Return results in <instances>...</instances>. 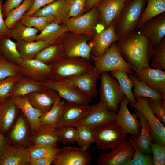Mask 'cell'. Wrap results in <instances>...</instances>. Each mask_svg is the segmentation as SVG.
Returning <instances> with one entry per match:
<instances>
[{"label":"cell","instance_id":"obj_57","mask_svg":"<svg viewBox=\"0 0 165 165\" xmlns=\"http://www.w3.org/2000/svg\"><path fill=\"white\" fill-rule=\"evenodd\" d=\"M102 0H86L85 6V12L89 11Z\"/></svg>","mask_w":165,"mask_h":165},{"label":"cell","instance_id":"obj_28","mask_svg":"<svg viewBox=\"0 0 165 165\" xmlns=\"http://www.w3.org/2000/svg\"><path fill=\"white\" fill-rule=\"evenodd\" d=\"M69 5L68 0H57L37 10L34 16H51L64 24L68 19Z\"/></svg>","mask_w":165,"mask_h":165},{"label":"cell","instance_id":"obj_44","mask_svg":"<svg viewBox=\"0 0 165 165\" xmlns=\"http://www.w3.org/2000/svg\"><path fill=\"white\" fill-rule=\"evenodd\" d=\"M153 49L150 68L165 70V37L160 43L154 46Z\"/></svg>","mask_w":165,"mask_h":165},{"label":"cell","instance_id":"obj_54","mask_svg":"<svg viewBox=\"0 0 165 165\" xmlns=\"http://www.w3.org/2000/svg\"><path fill=\"white\" fill-rule=\"evenodd\" d=\"M56 0H34L31 8L24 16L32 15L38 9Z\"/></svg>","mask_w":165,"mask_h":165},{"label":"cell","instance_id":"obj_61","mask_svg":"<svg viewBox=\"0 0 165 165\" xmlns=\"http://www.w3.org/2000/svg\"><path fill=\"white\" fill-rule=\"evenodd\" d=\"M1 135V132H0V136Z\"/></svg>","mask_w":165,"mask_h":165},{"label":"cell","instance_id":"obj_25","mask_svg":"<svg viewBox=\"0 0 165 165\" xmlns=\"http://www.w3.org/2000/svg\"><path fill=\"white\" fill-rule=\"evenodd\" d=\"M11 97L13 102L27 119L31 132L36 130L41 125L40 117L42 114L41 111L34 107L26 96Z\"/></svg>","mask_w":165,"mask_h":165},{"label":"cell","instance_id":"obj_55","mask_svg":"<svg viewBox=\"0 0 165 165\" xmlns=\"http://www.w3.org/2000/svg\"><path fill=\"white\" fill-rule=\"evenodd\" d=\"M55 157H43L31 160V165H50L53 164Z\"/></svg>","mask_w":165,"mask_h":165},{"label":"cell","instance_id":"obj_59","mask_svg":"<svg viewBox=\"0 0 165 165\" xmlns=\"http://www.w3.org/2000/svg\"><path fill=\"white\" fill-rule=\"evenodd\" d=\"M2 59V57H0V63L1 62Z\"/></svg>","mask_w":165,"mask_h":165},{"label":"cell","instance_id":"obj_39","mask_svg":"<svg viewBox=\"0 0 165 165\" xmlns=\"http://www.w3.org/2000/svg\"><path fill=\"white\" fill-rule=\"evenodd\" d=\"M64 101L61 98L56 100L47 112L42 113L40 117L41 125L56 126L61 116Z\"/></svg>","mask_w":165,"mask_h":165},{"label":"cell","instance_id":"obj_36","mask_svg":"<svg viewBox=\"0 0 165 165\" xmlns=\"http://www.w3.org/2000/svg\"><path fill=\"white\" fill-rule=\"evenodd\" d=\"M111 74L117 81L124 95L128 100L129 103L130 104L135 103L136 100L132 92L134 84L128 74L123 71L117 70L111 71Z\"/></svg>","mask_w":165,"mask_h":165},{"label":"cell","instance_id":"obj_43","mask_svg":"<svg viewBox=\"0 0 165 165\" xmlns=\"http://www.w3.org/2000/svg\"><path fill=\"white\" fill-rule=\"evenodd\" d=\"M76 127V142L82 148L87 150L91 144L95 142L92 130L83 125H77Z\"/></svg>","mask_w":165,"mask_h":165},{"label":"cell","instance_id":"obj_12","mask_svg":"<svg viewBox=\"0 0 165 165\" xmlns=\"http://www.w3.org/2000/svg\"><path fill=\"white\" fill-rule=\"evenodd\" d=\"M132 142L125 141L111 152L99 154L97 159L99 165H126L132 158L134 152Z\"/></svg>","mask_w":165,"mask_h":165},{"label":"cell","instance_id":"obj_2","mask_svg":"<svg viewBox=\"0 0 165 165\" xmlns=\"http://www.w3.org/2000/svg\"><path fill=\"white\" fill-rule=\"evenodd\" d=\"M89 60L79 57H64L50 65V79L61 81L90 71L94 68Z\"/></svg>","mask_w":165,"mask_h":165},{"label":"cell","instance_id":"obj_41","mask_svg":"<svg viewBox=\"0 0 165 165\" xmlns=\"http://www.w3.org/2000/svg\"><path fill=\"white\" fill-rule=\"evenodd\" d=\"M20 21L24 25L34 28L40 32L53 22H55L60 24L56 18L51 16H24Z\"/></svg>","mask_w":165,"mask_h":165},{"label":"cell","instance_id":"obj_45","mask_svg":"<svg viewBox=\"0 0 165 165\" xmlns=\"http://www.w3.org/2000/svg\"><path fill=\"white\" fill-rule=\"evenodd\" d=\"M23 77L20 75L10 76L0 79V103L9 97L15 84Z\"/></svg>","mask_w":165,"mask_h":165},{"label":"cell","instance_id":"obj_10","mask_svg":"<svg viewBox=\"0 0 165 165\" xmlns=\"http://www.w3.org/2000/svg\"><path fill=\"white\" fill-rule=\"evenodd\" d=\"M91 158L87 150L81 147L64 146L59 148L53 164L54 165H89Z\"/></svg>","mask_w":165,"mask_h":165},{"label":"cell","instance_id":"obj_4","mask_svg":"<svg viewBox=\"0 0 165 165\" xmlns=\"http://www.w3.org/2000/svg\"><path fill=\"white\" fill-rule=\"evenodd\" d=\"M95 142L99 149H114L126 141V133L116 121L92 130Z\"/></svg>","mask_w":165,"mask_h":165},{"label":"cell","instance_id":"obj_46","mask_svg":"<svg viewBox=\"0 0 165 165\" xmlns=\"http://www.w3.org/2000/svg\"><path fill=\"white\" fill-rule=\"evenodd\" d=\"M128 140L133 143L135 150L132 159L126 165H154L152 157L141 152L134 143L132 136H129Z\"/></svg>","mask_w":165,"mask_h":165},{"label":"cell","instance_id":"obj_15","mask_svg":"<svg viewBox=\"0 0 165 165\" xmlns=\"http://www.w3.org/2000/svg\"><path fill=\"white\" fill-rule=\"evenodd\" d=\"M100 75L94 67L86 72L64 80L71 84L81 94L92 99L97 94L96 82Z\"/></svg>","mask_w":165,"mask_h":165},{"label":"cell","instance_id":"obj_33","mask_svg":"<svg viewBox=\"0 0 165 165\" xmlns=\"http://www.w3.org/2000/svg\"><path fill=\"white\" fill-rule=\"evenodd\" d=\"M10 36L16 41L33 42L35 41L39 31L28 26L20 21L17 22L10 29Z\"/></svg>","mask_w":165,"mask_h":165},{"label":"cell","instance_id":"obj_29","mask_svg":"<svg viewBox=\"0 0 165 165\" xmlns=\"http://www.w3.org/2000/svg\"><path fill=\"white\" fill-rule=\"evenodd\" d=\"M134 112L140 121L141 130L138 138L132 136L133 140L141 152L151 156L152 152L151 145L152 138L149 126L146 119L141 113L135 109Z\"/></svg>","mask_w":165,"mask_h":165},{"label":"cell","instance_id":"obj_58","mask_svg":"<svg viewBox=\"0 0 165 165\" xmlns=\"http://www.w3.org/2000/svg\"><path fill=\"white\" fill-rule=\"evenodd\" d=\"M158 143L165 145V130L160 134Z\"/></svg>","mask_w":165,"mask_h":165},{"label":"cell","instance_id":"obj_37","mask_svg":"<svg viewBox=\"0 0 165 165\" xmlns=\"http://www.w3.org/2000/svg\"><path fill=\"white\" fill-rule=\"evenodd\" d=\"M68 31L64 24L53 22L47 26L40 33L37 35L35 41L43 40H60L62 36Z\"/></svg>","mask_w":165,"mask_h":165},{"label":"cell","instance_id":"obj_42","mask_svg":"<svg viewBox=\"0 0 165 165\" xmlns=\"http://www.w3.org/2000/svg\"><path fill=\"white\" fill-rule=\"evenodd\" d=\"M59 149L57 144L31 145L28 148L31 160L43 157H55Z\"/></svg>","mask_w":165,"mask_h":165},{"label":"cell","instance_id":"obj_1","mask_svg":"<svg viewBox=\"0 0 165 165\" xmlns=\"http://www.w3.org/2000/svg\"><path fill=\"white\" fill-rule=\"evenodd\" d=\"M117 41L119 52L134 72L149 66L154 45L145 35L135 30L122 35Z\"/></svg>","mask_w":165,"mask_h":165},{"label":"cell","instance_id":"obj_38","mask_svg":"<svg viewBox=\"0 0 165 165\" xmlns=\"http://www.w3.org/2000/svg\"><path fill=\"white\" fill-rule=\"evenodd\" d=\"M147 4L138 24V29L152 18L165 12V0H146Z\"/></svg>","mask_w":165,"mask_h":165},{"label":"cell","instance_id":"obj_50","mask_svg":"<svg viewBox=\"0 0 165 165\" xmlns=\"http://www.w3.org/2000/svg\"><path fill=\"white\" fill-rule=\"evenodd\" d=\"M68 1L69 9L68 19L78 17L85 13L86 0H68Z\"/></svg>","mask_w":165,"mask_h":165},{"label":"cell","instance_id":"obj_48","mask_svg":"<svg viewBox=\"0 0 165 165\" xmlns=\"http://www.w3.org/2000/svg\"><path fill=\"white\" fill-rule=\"evenodd\" d=\"M147 98L152 112L165 125V100Z\"/></svg>","mask_w":165,"mask_h":165},{"label":"cell","instance_id":"obj_20","mask_svg":"<svg viewBox=\"0 0 165 165\" xmlns=\"http://www.w3.org/2000/svg\"><path fill=\"white\" fill-rule=\"evenodd\" d=\"M134 75L151 89L165 97V70L148 66L135 72Z\"/></svg>","mask_w":165,"mask_h":165},{"label":"cell","instance_id":"obj_18","mask_svg":"<svg viewBox=\"0 0 165 165\" xmlns=\"http://www.w3.org/2000/svg\"><path fill=\"white\" fill-rule=\"evenodd\" d=\"M135 98L136 102L130 104V107L138 111L145 118L151 130L152 141L158 143L160 134L165 130L164 124L152 112L147 98L139 97Z\"/></svg>","mask_w":165,"mask_h":165},{"label":"cell","instance_id":"obj_47","mask_svg":"<svg viewBox=\"0 0 165 165\" xmlns=\"http://www.w3.org/2000/svg\"><path fill=\"white\" fill-rule=\"evenodd\" d=\"M20 75L18 65L7 61L2 57L0 63V79Z\"/></svg>","mask_w":165,"mask_h":165},{"label":"cell","instance_id":"obj_60","mask_svg":"<svg viewBox=\"0 0 165 165\" xmlns=\"http://www.w3.org/2000/svg\"><path fill=\"white\" fill-rule=\"evenodd\" d=\"M0 57H2V55H1V52L0 49Z\"/></svg>","mask_w":165,"mask_h":165},{"label":"cell","instance_id":"obj_49","mask_svg":"<svg viewBox=\"0 0 165 165\" xmlns=\"http://www.w3.org/2000/svg\"><path fill=\"white\" fill-rule=\"evenodd\" d=\"M151 148L153 155L154 165L165 164V145L155 142H152Z\"/></svg>","mask_w":165,"mask_h":165},{"label":"cell","instance_id":"obj_7","mask_svg":"<svg viewBox=\"0 0 165 165\" xmlns=\"http://www.w3.org/2000/svg\"><path fill=\"white\" fill-rule=\"evenodd\" d=\"M68 32L60 39L63 48L64 57H79L91 61L92 47L87 41L91 40L93 37Z\"/></svg>","mask_w":165,"mask_h":165},{"label":"cell","instance_id":"obj_14","mask_svg":"<svg viewBox=\"0 0 165 165\" xmlns=\"http://www.w3.org/2000/svg\"><path fill=\"white\" fill-rule=\"evenodd\" d=\"M129 103L124 95L120 102L116 121L126 133L138 138L140 133V122L135 112L131 114L129 111L127 107Z\"/></svg>","mask_w":165,"mask_h":165},{"label":"cell","instance_id":"obj_52","mask_svg":"<svg viewBox=\"0 0 165 165\" xmlns=\"http://www.w3.org/2000/svg\"><path fill=\"white\" fill-rule=\"evenodd\" d=\"M2 0H0V41L7 38H10V31L7 27L4 20L2 11Z\"/></svg>","mask_w":165,"mask_h":165},{"label":"cell","instance_id":"obj_56","mask_svg":"<svg viewBox=\"0 0 165 165\" xmlns=\"http://www.w3.org/2000/svg\"><path fill=\"white\" fill-rule=\"evenodd\" d=\"M11 144V142L6 136L2 134L0 136V160Z\"/></svg>","mask_w":165,"mask_h":165},{"label":"cell","instance_id":"obj_16","mask_svg":"<svg viewBox=\"0 0 165 165\" xmlns=\"http://www.w3.org/2000/svg\"><path fill=\"white\" fill-rule=\"evenodd\" d=\"M115 22L106 28L99 31H96L89 42L92 47V55L96 57L101 56L113 43L119 39L120 38L115 31Z\"/></svg>","mask_w":165,"mask_h":165},{"label":"cell","instance_id":"obj_40","mask_svg":"<svg viewBox=\"0 0 165 165\" xmlns=\"http://www.w3.org/2000/svg\"><path fill=\"white\" fill-rule=\"evenodd\" d=\"M34 0H24L20 5L12 10L8 13L5 20L8 28L10 29L20 21L24 14L32 6Z\"/></svg>","mask_w":165,"mask_h":165},{"label":"cell","instance_id":"obj_3","mask_svg":"<svg viewBox=\"0 0 165 165\" xmlns=\"http://www.w3.org/2000/svg\"><path fill=\"white\" fill-rule=\"evenodd\" d=\"M146 2V0L127 1L115 22V32L119 38L137 29Z\"/></svg>","mask_w":165,"mask_h":165},{"label":"cell","instance_id":"obj_30","mask_svg":"<svg viewBox=\"0 0 165 165\" xmlns=\"http://www.w3.org/2000/svg\"><path fill=\"white\" fill-rule=\"evenodd\" d=\"M59 41L43 40L33 42L17 41V49L23 59L33 58L43 49Z\"/></svg>","mask_w":165,"mask_h":165},{"label":"cell","instance_id":"obj_19","mask_svg":"<svg viewBox=\"0 0 165 165\" xmlns=\"http://www.w3.org/2000/svg\"><path fill=\"white\" fill-rule=\"evenodd\" d=\"M128 0H102L96 6L99 13V24L104 28L115 22Z\"/></svg>","mask_w":165,"mask_h":165},{"label":"cell","instance_id":"obj_22","mask_svg":"<svg viewBox=\"0 0 165 165\" xmlns=\"http://www.w3.org/2000/svg\"><path fill=\"white\" fill-rule=\"evenodd\" d=\"M27 119L22 113L17 117L6 137L12 144L19 145L27 148L31 145L30 132Z\"/></svg>","mask_w":165,"mask_h":165},{"label":"cell","instance_id":"obj_17","mask_svg":"<svg viewBox=\"0 0 165 165\" xmlns=\"http://www.w3.org/2000/svg\"><path fill=\"white\" fill-rule=\"evenodd\" d=\"M90 108L88 104L71 103L64 101L62 112L56 127H75L88 113Z\"/></svg>","mask_w":165,"mask_h":165},{"label":"cell","instance_id":"obj_26","mask_svg":"<svg viewBox=\"0 0 165 165\" xmlns=\"http://www.w3.org/2000/svg\"><path fill=\"white\" fill-rule=\"evenodd\" d=\"M26 96L32 105L41 110L42 113L50 110L54 102L61 98L55 90L48 88L42 91L32 92Z\"/></svg>","mask_w":165,"mask_h":165},{"label":"cell","instance_id":"obj_5","mask_svg":"<svg viewBox=\"0 0 165 165\" xmlns=\"http://www.w3.org/2000/svg\"><path fill=\"white\" fill-rule=\"evenodd\" d=\"M90 58L100 75L104 72L117 70L125 71L129 75L134 73L119 52L116 42L113 43L102 55L96 57L91 54Z\"/></svg>","mask_w":165,"mask_h":165},{"label":"cell","instance_id":"obj_23","mask_svg":"<svg viewBox=\"0 0 165 165\" xmlns=\"http://www.w3.org/2000/svg\"><path fill=\"white\" fill-rule=\"evenodd\" d=\"M61 142L59 127L51 125H41L35 131L31 132V145H53Z\"/></svg>","mask_w":165,"mask_h":165},{"label":"cell","instance_id":"obj_8","mask_svg":"<svg viewBox=\"0 0 165 165\" xmlns=\"http://www.w3.org/2000/svg\"><path fill=\"white\" fill-rule=\"evenodd\" d=\"M99 23L98 11L95 6L81 16L68 18L64 24L68 31L93 37Z\"/></svg>","mask_w":165,"mask_h":165},{"label":"cell","instance_id":"obj_21","mask_svg":"<svg viewBox=\"0 0 165 165\" xmlns=\"http://www.w3.org/2000/svg\"><path fill=\"white\" fill-rule=\"evenodd\" d=\"M138 29L149 39L154 46L159 44L165 37V12L149 20Z\"/></svg>","mask_w":165,"mask_h":165},{"label":"cell","instance_id":"obj_35","mask_svg":"<svg viewBox=\"0 0 165 165\" xmlns=\"http://www.w3.org/2000/svg\"><path fill=\"white\" fill-rule=\"evenodd\" d=\"M129 77L132 80L134 89L133 94L135 98L143 97L154 99L165 100V97L149 87L145 82L139 80L133 74L129 75Z\"/></svg>","mask_w":165,"mask_h":165},{"label":"cell","instance_id":"obj_6","mask_svg":"<svg viewBox=\"0 0 165 165\" xmlns=\"http://www.w3.org/2000/svg\"><path fill=\"white\" fill-rule=\"evenodd\" d=\"M101 100L110 111L117 113L124 95L117 80L108 72L100 74Z\"/></svg>","mask_w":165,"mask_h":165},{"label":"cell","instance_id":"obj_53","mask_svg":"<svg viewBox=\"0 0 165 165\" xmlns=\"http://www.w3.org/2000/svg\"><path fill=\"white\" fill-rule=\"evenodd\" d=\"M23 0H7L2 6V11L4 17H6L13 9L19 6Z\"/></svg>","mask_w":165,"mask_h":165},{"label":"cell","instance_id":"obj_32","mask_svg":"<svg viewBox=\"0 0 165 165\" xmlns=\"http://www.w3.org/2000/svg\"><path fill=\"white\" fill-rule=\"evenodd\" d=\"M64 56L63 48L60 41L46 47L33 58L50 65Z\"/></svg>","mask_w":165,"mask_h":165},{"label":"cell","instance_id":"obj_62","mask_svg":"<svg viewBox=\"0 0 165 165\" xmlns=\"http://www.w3.org/2000/svg\"></svg>","mask_w":165,"mask_h":165},{"label":"cell","instance_id":"obj_27","mask_svg":"<svg viewBox=\"0 0 165 165\" xmlns=\"http://www.w3.org/2000/svg\"><path fill=\"white\" fill-rule=\"evenodd\" d=\"M31 160L28 148L11 144L0 160V165H28Z\"/></svg>","mask_w":165,"mask_h":165},{"label":"cell","instance_id":"obj_51","mask_svg":"<svg viewBox=\"0 0 165 165\" xmlns=\"http://www.w3.org/2000/svg\"><path fill=\"white\" fill-rule=\"evenodd\" d=\"M74 127L67 126L59 127L61 142L64 144L76 142V130Z\"/></svg>","mask_w":165,"mask_h":165},{"label":"cell","instance_id":"obj_31","mask_svg":"<svg viewBox=\"0 0 165 165\" xmlns=\"http://www.w3.org/2000/svg\"><path fill=\"white\" fill-rule=\"evenodd\" d=\"M47 88L42 82L23 77L15 84L9 97L24 96L32 92L42 91Z\"/></svg>","mask_w":165,"mask_h":165},{"label":"cell","instance_id":"obj_9","mask_svg":"<svg viewBox=\"0 0 165 165\" xmlns=\"http://www.w3.org/2000/svg\"><path fill=\"white\" fill-rule=\"evenodd\" d=\"M116 115L117 113L109 110L105 104L100 100L98 103L90 106L88 113L78 123L75 127L83 125L92 130L116 121Z\"/></svg>","mask_w":165,"mask_h":165},{"label":"cell","instance_id":"obj_11","mask_svg":"<svg viewBox=\"0 0 165 165\" xmlns=\"http://www.w3.org/2000/svg\"><path fill=\"white\" fill-rule=\"evenodd\" d=\"M42 82L46 88L55 90L65 101L82 104H88L91 101V99L81 94L65 80L54 81L47 79Z\"/></svg>","mask_w":165,"mask_h":165},{"label":"cell","instance_id":"obj_13","mask_svg":"<svg viewBox=\"0 0 165 165\" xmlns=\"http://www.w3.org/2000/svg\"><path fill=\"white\" fill-rule=\"evenodd\" d=\"M18 66L19 74L24 78L41 82L50 79V65L34 58L23 59Z\"/></svg>","mask_w":165,"mask_h":165},{"label":"cell","instance_id":"obj_24","mask_svg":"<svg viewBox=\"0 0 165 165\" xmlns=\"http://www.w3.org/2000/svg\"><path fill=\"white\" fill-rule=\"evenodd\" d=\"M20 110L9 97L0 105V130L1 134L5 136L14 123Z\"/></svg>","mask_w":165,"mask_h":165},{"label":"cell","instance_id":"obj_34","mask_svg":"<svg viewBox=\"0 0 165 165\" xmlns=\"http://www.w3.org/2000/svg\"><path fill=\"white\" fill-rule=\"evenodd\" d=\"M0 49L2 56L11 63L18 65L23 60L18 50L16 43L10 38L0 41Z\"/></svg>","mask_w":165,"mask_h":165}]
</instances>
